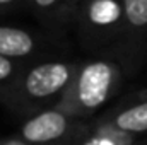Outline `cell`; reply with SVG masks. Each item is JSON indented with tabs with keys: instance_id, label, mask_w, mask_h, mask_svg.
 I'll list each match as a JSON object with an SVG mask.
<instances>
[{
	"instance_id": "obj_12",
	"label": "cell",
	"mask_w": 147,
	"mask_h": 145,
	"mask_svg": "<svg viewBox=\"0 0 147 145\" xmlns=\"http://www.w3.org/2000/svg\"><path fill=\"white\" fill-rule=\"evenodd\" d=\"M132 145H147V142H134Z\"/></svg>"
},
{
	"instance_id": "obj_9",
	"label": "cell",
	"mask_w": 147,
	"mask_h": 145,
	"mask_svg": "<svg viewBox=\"0 0 147 145\" xmlns=\"http://www.w3.org/2000/svg\"><path fill=\"white\" fill-rule=\"evenodd\" d=\"M21 72H22V68L16 63V60L0 55V85H5V89H7L9 85L14 84V80L19 77Z\"/></svg>"
},
{
	"instance_id": "obj_5",
	"label": "cell",
	"mask_w": 147,
	"mask_h": 145,
	"mask_svg": "<svg viewBox=\"0 0 147 145\" xmlns=\"http://www.w3.org/2000/svg\"><path fill=\"white\" fill-rule=\"evenodd\" d=\"M103 123L110 125L111 128L121 133L134 135V137L147 133V96L137 103L127 104L118 111H115Z\"/></svg>"
},
{
	"instance_id": "obj_6",
	"label": "cell",
	"mask_w": 147,
	"mask_h": 145,
	"mask_svg": "<svg viewBox=\"0 0 147 145\" xmlns=\"http://www.w3.org/2000/svg\"><path fill=\"white\" fill-rule=\"evenodd\" d=\"M36 46L38 41L31 33L21 28L0 26V55L12 60H22L31 56Z\"/></svg>"
},
{
	"instance_id": "obj_2",
	"label": "cell",
	"mask_w": 147,
	"mask_h": 145,
	"mask_svg": "<svg viewBox=\"0 0 147 145\" xmlns=\"http://www.w3.org/2000/svg\"><path fill=\"white\" fill-rule=\"evenodd\" d=\"M77 68L79 63L43 62L22 70L14 84L3 91L5 103L10 108L24 111H34V108L43 106L51 99H57L58 103L70 85Z\"/></svg>"
},
{
	"instance_id": "obj_8",
	"label": "cell",
	"mask_w": 147,
	"mask_h": 145,
	"mask_svg": "<svg viewBox=\"0 0 147 145\" xmlns=\"http://www.w3.org/2000/svg\"><path fill=\"white\" fill-rule=\"evenodd\" d=\"M147 31V0H125V39L142 38Z\"/></svg>"
},
{
	"instance_id": "obj_4",
	"label": "cell",
	"mask_w": 147,
	"mask_h": 145,
	"mask_svg": "<svg viewBox=\"0 0 147 145\" xmlns=\"http://www.w3.org/2000/svg\"><path fill=\"white\" fill-rule=\"evenodd\" d=\"M84 130L77 119L65 111L55 108L33 113L21 126L19 137L31 145H62L65 142H77Z\"/></svg>"
},
{
	"instance_id": "obj_11",
	"label": "cell",
	"mask_w": 147,
	"mask_h": 145,
	"mask_svg": "<svg viewBox=\"0 0 147 145\" xmlns=\"http://www.w3.org/2000/svg\"><path fill=\"white\" fill-rule=\"evenodd\" d=\"M0 145H31L28 144L26 140H22L21 137H14V138H7V140H2Z\"/></svg>"
},
{
	"instance_id": "obj_7",
	"label": "cell",
	"mask_w": 147,
	"mask_h": 145,
	"mask_svg": "<svg viewBox=\"0 0 147 145\" xmlns=\"http://www.w3.org/2000/svg\"><path fill=\"white\" fill-rule=\"evenodd\" d=\"M38 15L48 21H69L75 19L82 0H26Z\"/></svg>"
},
{
	"instance_id": "obj_1",
	"label": "cell",
	"mask_w": 147,
	"mask_h": 145,
	"mask_svg": "<svg viewBox=\"0 0 147 145\" xmlns=\"http://www.w3.org/2000/svg\"><path fill=\"white\" fill-rule=\"evenodd\" d=\"M121 84V67L111 60L79 63L70 85L55 104L75 119L87 118L101 109Z\"/></svg>"
},
{
	"instance_id": "obj_10",
	"label": "cell",
	"mask_w": 147,
	"mask_h": 145,
	"mask_svg": "<svg viewBox=\"0 0 147 145\" xmlns=\"http://www.w3.org/2000/svg\"><path fill=\"white\" fill-rule=\"evenodd\" d=\"M21 2H26V0H0V10H7V9L17 7Z\"/></svg>"
},
{
	"instance_id": "obj_3",
	"label": "cell",
	"mask_w": 147,
	"mask_h": 145,
	"mask_svg": "<svg viewBox=\"0 0 147 145\" xmlns=\"http://www.w3.org/2000/svg\"><path fill=\"white\" fill-rule=\"evenodd\" d=\"M75 21L87 46L101 48L125 39V0H82Z\"/></svg>"
}]
</instances>
